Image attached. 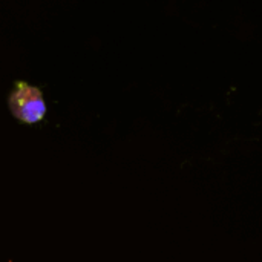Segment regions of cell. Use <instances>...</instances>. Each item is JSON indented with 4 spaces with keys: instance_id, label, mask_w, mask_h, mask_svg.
Segmentation results:
<instances>
[{
    "instance_id": "6da1fadb",
    "label": "cell",
    "mask_w": 262,
    "mask_h": 262,
    "mask_svg": "<svg viewBox=\"0 0 262 262\" xmlns=\"http://www.w3.org/2000/svg\"><path fill=\"white\" fill-rule=\"evenodd\" d=\"M8 107L14 118L25 124L40 123L46 115L41 91L26 81H17L8 97Z\"/></svg>"
}]
</instances>
